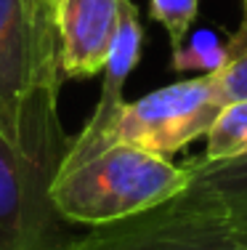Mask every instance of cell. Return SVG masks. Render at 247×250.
<instances>
[{"label":"cell","mask_w":247,"mask_h":250,"mask_svg":"<svg viewBox=\"0 0 247 250\" xmlns=\"http://www.w3.org/2000/svg\"><path fill=\"white\" fill-rule=\"evenodd\" d=\"M56 250H247V240L213 213L184 205L178 197L114 224L91 226Z\"/></svg>","instance_id":"5"},{"label":"cell","mask_w":247,"mask_h":250,"mask_svg":"<svg viewBox=\"0 0 247 250\" xmlns=\"http://www.w3.org/2000/svg\"><path fill=\"white\" fill-rule=\"evenodd\" d=\"M58 88L48 83L29 99L16 144L0 136V250H56L67 242L54 205V181L69 149Z\"/></svg>","instance_id":"1"},{"label":"cell","mask_w":247,"mask_h":250,"mask_svg":"<svg viewBox=\"0 0 247 250\" xmlns=\"http://www.w3.org/2000/svg\"><path fill=\"white\" fill-rule=\"evenodd\" d=\"M141 43H144V29L138 21V8L131 0L120 3V27H117L114 43L104 64V83H101V96L96 101V109L88 117V123L82 125V130L69 141V149L64 154V163L58 170L77 168L80 163H85L88 157L107 149V133L114 125L117 115H120L122 104V88L131 72L136 69L141 59Z\"/></svg>","instance_id":"6"},{"label":"cell","mask_w":247,"mask_h":250,"mask_svg":"<svg viewBox=\"0 0 247 250\" xmlns=\"http://www.w3.org/2000/svg\"><path fill=\"white\" fill-rule=\"evenodd\" d=\"M122 0H54L61 77H93L104 69L120 27Z\"/></svg>","instance_id":"7"},{"label":"cell","mask_w":247,"mask_h":250,"mask_svg":"<svg viewBox=\"0 0 247 250\" xmlns=\"http://www.w3.org/2000/svg\"><path fill=\"white\" fill-rule=\"evenodd\" d=\"M228 62V45H223L213 32H197L194 38H186L181 48L173 51L170 67L175 72H189L199 69L205 75H213L226 67Z\"/></svg>","instance_id":"10"},{"label":"cell","mask_w":247,"mask_h":250,"mask_svg":"<svg viewBox=\"0 0 247 250\" xmlns=\"http://www.w3.org/2000/svg\"><path fill=\"white\" fill-rule=\"evenodd\" d=\"M223 104L226 101L213 75L165 85L138 101L122 104L107 133V146L125 144L160 157H173L208 133Z\"/></svg>","instance_id":"4"},{"label":"cell","mask_w":247,"mask_h":250,"mask_svg":"<svg viewBox=\"0 0 247 250\" xmlns=\"http://www.w3.org/2000/svg\"><path fill=\"white\" fill-rule=\"evenodd\" d=\"M189 170L136 146L114 144L77 168L58 170L54 205L64 221L104 226L138 216L181 194Z\"/></svg>","instance_id":"2"},{"label":"cell","mask_w":247,"mask_h":250,"mask_svg":"<svg viewBox=\"0 0 247 250\" xmlns=\"http://www.w3.org/2000/svg\"><path fill=\"white\" fill-rule=\"evenodd\" d=\"M205 139V160H231L247 154V99L223 104Z\"/></svg>","instance_id":"9"},{"label":"cell","mask_w":247,"mask_h":250,"mask_svg":"<svg viewBox=\"0 0 247 250\" xmlns=\"http://www.w3.org/2000/svg\"><path fill=\"white\" fill-rule=\"evenodd\" d=\"M61 80L54 0H0V136L16 144L29 99Z\"/></svg>","instance_id":"3"},{"label":"cell","mask_w":247,"mask_h":250,"mask_svg":"<svg viewBox=\"0 0 247 250\" xmlns=\"http://www.w3.org/2000/svg\"><path fill=\"white\" fill-rule=\"evenodd\" d=\"M197 5L199 0H149L152 19L165 27L173 51L181 48L189 38V29L197 19Z\"/></svg>","instance_id":"11"},{"label":"cell","mask_w":247,"mask_h":250,"mask_svg":"<svg viewBox=\"0 0 247 250\" xmlns=\"http://www.w3.org/2000/svg\"><path fill=\"white\" fill-rule=\"evenodd\" d=\"M184 168L189 170V184L175 197L184 205L213 213L247 240V154L231 160L191 157Z\"/></svg>","instance_id":"8"},{"label":"cell","mask_w":247,"mask_h":250,"mask_svg":"<svg viewBox=\"0 0 247 250\" xmlns=\"http://www.w3.org/2000/svg\"><path fill=\"white\" fill-rule=\"evenodd\" d=\"M242 5H245V16H242V24H239V29L234 32L231 43H226L228 45V53H234V51H239V48H245V45H247V0H242Z\"/></svg>","instance_id":"13"},{"label":"cell","mask_w":247,"mask_h":250,"mask_svg":"<svg viewBox=\"0 0 247 250\" xmlns=\"http://www.w3.org/2000/svg\"><path fill=\"white\" fill-rule=\"evenodd\" d=\"M215 85H218L223 101H239L247 99V45L234 53H228L226 67L213 72Z\"/></svg>","instance_id":"12"}]
</instances>
